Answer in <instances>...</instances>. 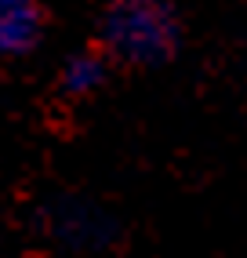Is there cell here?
Returning a JSON list of instances; mask_svg holds the SVG:
<instances>
[{"mask_svg":"<svg viewBox=\"0 0 247 258\" xmlns=\"http://www.w3.org/2000/svg\"><path fill=\"white\" fill-rule=\"evenodd\" d=\"M98 33L105 55L128 66H164L182 44V19L171 0H109Z\"/></svg>","mask_w":247,"mask_h":258,"instance_id":"1","label":"cell"},{"mask_svg":"<svg viewBox=\"0 0 247 258\" xmlns=\"http://www.w3.org/2000/svg\"><path fill=\"white\" fill-rule=\"evenodd\" d=\"M44 37V11L37 0H0V55H29Z\"/></svg>","mask_w":247,"mask_h":258,"instance_id":"2","label":"cell"},{"mask_svg":"<svg viewBox=\"0 0 247 258\" xmlns=\"http://www.w3.org/2000/svg\"><path fill=\"white\" fill-rule=\"evenodd\" d=\"M105 84V55L98 51H73L62 66V88L69 95H91Z\"/></svg>","mask_w":247,"mask_h":258,"instance_id":"3","label":"cell"}]
</instances>
